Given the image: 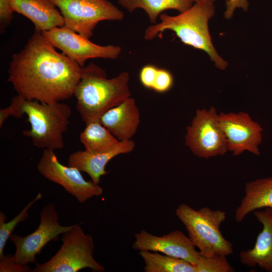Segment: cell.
<instances>
[{
	"label": "cell",
	"mask_w": 272,
	"mask_h": 272,
	"mask_svg": "<svg viewBox=\"0 0 272 272\" xmlns=\"http://www.w3.org/2000/svg\"><path fill=\"white\" fill-rule=\"evenodd\" d=\"M82 70L35 31L23 48L13 55L7 81L26 99L53 103L74 95Z\"/></svg>",
	"instance_id": "1"
},
{
	"label": "cell",
	"mask_w": 272,
	"mask_h": 272,
	"mask_svg": "<svg viewBox=\"0 0 272 272\" xmlns=\"http://www.w3.org/2000/svg\"><path fill=\"white\" fill-rule=\"evenodd\" d=\"M129 80L127 72L108 79L104 70L93 62L83 67L74 95L76 108L85 124L100 120L106 111L130 97Z\"/></svg>",
	"instance_id": "2"
},
{
	"label": "cell",
	"mask_w": 272,
	"mask_h": 272,
	"mask_svg": "<svg viewBox=\"0 0 272 272\" xmlns=\"http://www.w3.org/2000/svg\"><path fill=\"white\" fill-rule=\"evenodd\" d=\"M215 0H201L185 11L172 16L162 13L161 22L147 28L144 38L153 39L166 30L175 33L180 41L186 45L206 52L220 70H225L228 62L221 57L212 41L208 22L215 15Z\"/></svg>",
	"instance_id": "3"
},
{
	"label": "cell",
	"mask_w": 272,
	"mask_h": 272,
	"mask_svg": "<svg viewBox=\"0 0 272 272\" xmlns=\"http://www.w3.org/2000/svg\"><path fill=\"white\" fill-rule=\"evenodd\" d=\"M10 104L13 116L27 115L30 128L22 133L31 139L35 147L54 151L63 148V135L67 130L72 112L67 104L44 103L19 95L12 98Z\"/></svg>",
	"instance_id": "4"
},
{
	"label": "cell",
	"mask_w": 272,
	"mask_h": 272,
	"mask_svg": "<svg viewBox=\"0 0 272 272\" xmlns=\"http://www.w3.org/2000/svg\"><path fill=\"white\" fill-rule=\"evenodd\" d=\"M175 215L184 225L189 238L201 254L227 256L233 253L232 244L220 231L221 224L226 218L225 212L207 207L196 210L182 203L176 209Z\"/></svg>",
	"instance_id": "5"
},
{
	"label": "cell",
	"mask_w": 272,
	"mask_h": 272,
	"mask_svg": "<svg viewBox=\"0 0 272 272\" xmlns=\"http://www.w3.org/2000/svg\"><path fill=\"white\" fill-rule=\"evenodd\" d=\"M62 245L48 261L36 263L33 272H77L84 268L101 272L103 265L94 258L95 245L92 236L85 234L79 225H74L62 234Z\"/></svg>",
	"instance_id": "6"
},
{
	"label": "cell",
	"mask_w": 272,
	"mask_h": 272,
	"mask_svg": "<svg viewBox=\"0 0 272 272\" xmlns=\"http://www.w3.org/2000/svg\"><path fill=\"white\" fill-rule=\"evenodd\" d=\"M59 10L64 26L87 38L102 21H119L123 13L108 0H50Z\"/></svg>",
	"instance_id": "7"
},
{
	"label": "cell",
	"mask_w": 272,
	"mask_h": 272,
	"mask_svg": "<svg viewBox=\"0 0 272 272\" xmlns=\"http://www.w3.org/2000/svg\"><path fill=\"white\" fill-rule=\"evenodd\" d=\"M215 107L197 109L187 127L185 144L199 158L223 156L228 151L227 139Z\"/></svg>",
	"instance_id": "8"
},
{
	"label": "cell",
	"mask_w": 272,
	"mask_h": 272,
	"mask_svg": "<svg viewBox=\"0 0 272 272\" xmlns=\"http://www.w3.org/2000/svg\"><path fill=\"white\" fill-rule=\"evenodd\" d=\"M39 218V225L33 232L24 237L13 233L10 236V240L16 247L13 258L17 263L25 265L35 263L36 255L48 243L57 240L60 235L73 227L59 224L56 207L52 203L42 208Z\"/></svg>",
	"instance_id": "9"
},
{
	"label": "cell",
	"mask_w": 272,
	"mask_h": 272,
	"mask_svg": "<svg viewBox=\"0 0 272 272\" xmlns=\"http://www.w3.org/2000/svg\"><path fill=\"white\" fill-rule=\"evenodd\" d=\"M37 169L45 179L61 185L80 203L103 194V189L92 180H86L78 169L62 164L53 150H43Z\"/></svg>",
	"instance_id": "10"
},
{
	"label": "cell",
	"mask_w": 272,
	"mask_h": 272,
	"mask_svg": "<svg viewBox=\"0 0 272 272\" xmlns=\"http://www.w3.org/2000/svg\"><path fill=\"white\" fill-rule=\"evenodd\" d=\"M41 34L50 44L82 67L89 59H115L121 52L119 46L98 45L64 26L55 27Z\"/></svg>",
	"instance_id": "11"
},
{
	"label": "cell",
	"mask_w": 272,
	"mask_h": 272,
	"mask_svg": "<svg viewBox=\"0 0 272 272\" xmlns=\"http://www.w3.org/2000/svg\"><path fill=\"white\" fill-rule=\"evenodd\" d=\"M218 118L227 139L228 151L233 156H239L244 151L260 155L259 146L262 140V128L247 113L221 112Z\"/></svg>",
	"instance_id": "12"
},
{
	"label": "cell",
	"mask_w": 272,
	"mask_h": 272,
	"mask_svg": "<svg viewBox=\"0 0 272 272\" xmlns=\"http://www.w3.org/2000/svg\"><path fill=\"white\" fill-rule=\"evenodd\" d=\"M132 248L137 250L158 252L185 259L195 265L199 252L188 236L176 230L162 236L154 235L145 230L134 235Z\"/></svg>",
	"instance_id": "13"
},
{
	"label": "cell",
	"mask_w": 272,
	"mask_h": 272,
	"mask_svg": "<svg viewBox=\"0 0 272 272\" xmlns=\"http://www.w3.org/2000/svg\"><path fill=\"white\" fill-rule=\"evenodd\" d=\"M135 146L134 142L129 140L120 141L115 147L106 151H77L69 155L68 166L76 167L81 172L86 173L94 183L99 184L101 176L108 173L105 170L108 163L119 155L131 152Z\"/></svg>",
	"instance_id": "14"
},
{
	"label": "cell",
	"mask_w": 272,
	"mask_h": 272,
	"mask_svg": "<svg viewBox=\"0 0 272 272\" xmlns=\"http://www.w3.org/2000/svg\"><path fill=\"white\" fill-rule=\"evenodd\" d=\"M253 214L263 228L254 247L240 252V260L247 266H258L263 270L272 272V208L256 210Z\"/></svg>",
	"instance_id": "15"
},
{
	"label": "cell",
	"mask_w": 272,
	"mask_h": 272,
	"mask_svg": "<svg viewBox=\"0 0 272 272\" xmlns=\"http://www.w3.org/2000/svg\"><path fill=\"white\" fill-rule=\"evenodd\" d=\"M100 121L119 141L131 140L140 123V112L129 97L103 114Z\"/></svg>",
	"instance_id": "16"
},
{
	"label": "cell",
	"mask_w": 272,
	"mask_h": 272,
	"mask_svg": "<svg viewBox=\"0 0 272 272\" xmlns=\"http://www.w3.org/2000/svg\"><path fill=\"white\" fill-rule=\"evenodd\" d=\"M11 2L14 12L29 19L36 31L42 32L64 25L60 12L50 0H11Z\"/></svg>",
	"instance_id": "17"
},
{
	"label": "cell",
	"mask_w": 272,
	"mask_h": 272,
	"mask_svg": "<svg viewBox=\"0 0 272 272\" xmlns=\"http://www.w3.org/2000/svg\"><path fill=\"white\" fill-rule=\"evenodd\" d=\"M244 191L245 195L235 213L237 222H242L251 212L266 208H272V177L247 182Z\"/></svg>",
	"instance_id": "18"
},
{
	"label": "cell",
	"mask_w": 272,
	"mask_h": 272,
	"mask_svg": "<svg viewBox=\"0 0 272 272\" xmlns=\"http://www.w3.org/2000/svg\"><path fill=\"white\" fill-rule=\"evenodd\" d=\"M193 0H119L118 3L129 12L137 8L143 9L150 21L157 23V19L161 13L167 10H175L183 12L194 4Z\"/></svg>",
	"instance_id": "19"
},
{
	"label": "cell",
	"mask_w": 272,
	"mask_h": 272,
	"mask_svg": "<svg viewBox=\"0 0 272 272\" xmlns=\"http://www.w3.org/2000/svg\"><path fill=\"white\" fill-rule=\"evenodd\" d=\"M146 272H196L195 265L185 259L158 252L140 251Z\"/></svg>",
	"instance_id": "20"
},
{
	"label": "cell",
	"mask_w": 272,
	"mask_h": 272,
	"mask_svg": "<svg viewBox=\"0 0 272 272\" xmlns=\"http://www.w3.org/2000/svg\"><path fill=\"white\" fill-rule=\"evenodd\" d=\"M80 140L85 150L89 152L108 150L120 142L102 124L100 120L86 123L80 134Z\"/></svg>",
	"instance_id": "21"
},
{
	"label": "cell",
	"mask_w": 272,
	"mask_h": 272,
	"mask_svg": "<svg viewBox=\"0 0 272 272\" xmlns=\"http://www.w3.org/2000/svg\"><path fill=\"white\" fill-rule=\"evenodd\" d=\"M41 193L37 194L35 198L30 201L23 210L12 220L6 222L7 216L0 212V259L4 256V248L7 240L12 234L16 227L20 223L24 222L28 218V211L36 202L42 198Z\"/></svg>",
	"instance_id": "22"
},
{
	"label": "cell",
	"mask_w": 272,
	"mask_h": 272,
	"mask_svg": "<svg viewBox=\"0 0 272 272\" xmlns=\"http://www.w3.org/2000/svg\"><path fill=\"white\" fill-rule=\"evenodd\" d=\"M194 265L196 272H233L235 270L224 255L206 256L199 253Z\"/></svg>",
	"instance_id": "23"
},
{
	"label": "cell",
	"mask_w": 272,
	"mask_h": 272,
	"mask_svg": "<svg viewBox=\"0 0 272 272\" xmlns=\"http://www.w3.org/2000/svg\"><path fill=\"white\" fill-rule=\"evenodd\" d=\"M173 83V76L169 71L158 69L152 90L159 93H165L171 89Z\"/></svg>",
	"instance_id": "24"
},
{
	"label": "cell",
	"mask_w": 272,
	"mask_h": 272,
	"mask_svg": "<svg viewBox=\"0 0 272 272\" xmlns=\"http://www.w3.org/2000/svg\"><path fill=\"white\" fill-rule=\"evenodd\" d=\"M32 270L28 264L25 265L16 262L13 255H4L0 259L1 272H31Z\"/></svg>",
	"instance_id": "25"
},
{
	"label": "cell",
	"mask_w": 272,
	"mask_h": 272,
	"mask_svg": "<svg viewBox=\"0 0 272 272\" xmlns=\"http://www.w3.org/2000/svg\"><path fill=\"white\" fill-rule=\"evenodd\" d=\"M14 11L11 0H0V31L3 34L10 24L13 18Z\"/></svg>",
	"instance_id": "26"
},
{
	"label": "cell",
	"mask_w": 272,
	"mask_h": 272,
	"mask_svg": "<svg viewBox=\"0 0 272 272\" xmlns=\"http://www.w3.org/2000/svg\"><path fill=\"white\" fill-rule=\"evenodd\" d=\"M158 68L156 66L148 64L144 66L139 74V79L142 85L148 89H152Z\"/></svg>",
	"instance_id": "27"
},
{
	"label": "cell",
	"mask_w": 272,
	"mask_h": 272,
	"mask_svg": "<svg viewBox=\"0 0 272 272\" xmlns=\"http://www.w3.org/2000/svg\"><path fill=\"white\" fill-rule=\"evenodd\" d=\"M226 11L224 13V17L227 19H230L236 8H241L244 11L248 9L249 3L247 0H226Z\"/></svg>",
	"instance_id": "28"
},
{
	"label": "cell",
	"mask_w": 272,
	"mask_h": 272,
	"mask_svg": "<svg viewBox=\"0 0 272 272\" xmlns=\"http://www.w3.org/2000/svg\"><path fill=\"white\" fill-rule=\"evenodd\" d=\"M193 1H194V3H196V2H199V1H200L201 0H193Z\"/></svg>",
	"instance_id": "29"
}]
</instances>
